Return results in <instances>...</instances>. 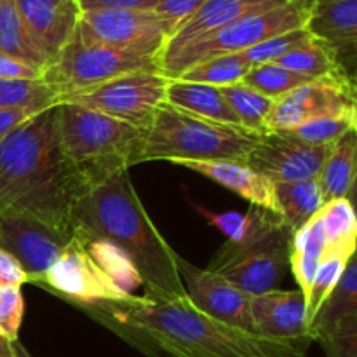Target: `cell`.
Here are the masks:
<instances>
[{
  "label": "cell",
  "instance_id": "cell-1",
  "mask_svg": "<svg viewBox=\"0 0 357 357\" xmlns=\"http://www.w3.org/2000/svg\"><path fill=\"white\" fill-rule=\"evenodd\" d=\"M149 357H305L310 340L268 338L208 316L187 295L75 305Z\"/></svg>",
  "mask_w": 357,
  "mask_h": 357
},
{
  "label": "cell",
  "instance_id": "cell-2",
  "mask_svg": "<svg viewBox=\"0 0 357 357\" xmlns=\"http://www.w3.org/2000/svg\"><path fill=\"white\" fill-rule=\"evenodd\" d=\"M84 190L59 149L54 107L0 139V216L30 215L73 236L72 208Z\"/></svg>",
  "mask_w": 357,
  "mask_h": 357
},
{
  "label": "cell",
  "instance_id": "cell-3",
  "mask_svg": "<svg viewBox=\"0 0 357 357\" xmlns=\"http://www.w3.org/2000/svg\"><path fill=\"white\" fill-rule=\"evenodd\" d=\"M72 230L84 241L103 239L121 248L138 268L149 298L187 295L178 272V253L153 225L129 169L84 190L72 208Z\"/></svg>",
  "mask_w": 357,
  "mask_h": 357
},
{
  "label": "cell",
  "instance_id": "cell-4",
  "mask_svg": "<svg viewBox=\"0 0 357 357\" xmlns=\"http://www.w3.org/2000/svg\"><path fill=\"white\" fill-rule=\"evenodd\" d=\"M54 112L63 157L87 188L136 166L143 131L73 103H58Z\"/></svg>",
  "mask_w": 357,
  "mask_h": 357
},
{
  "label": "cell",
  "instance_id": "cell-5",
  "mask_svg": "<svg viewBox=\"0 0 357 357\" xmlns=\"http://www.w3.org/2000/svg\"><path fill=\"white\" fill-rule=\"evenodd\" d=\"M261 135L162 103L143 131L136 166L150 160H246Z\"/></svg>",
  "mask_w": 357,
  "mask_h": 357
},
{
  "label": "cell",
  "instance_id": "cell-6",
  "mask_svg": "<svg viewBox=\"0 0 357 357\" xmlns=\"http://www.w3.org/2000/svg\"><path fill=\"white\" fill-rule=\"evenodd\" d=\"M312 0H289L274 9L248 14L220 30L159 56V72L167 79H178L183 72L206 59L239 54L286 31L305 28Z\"/></svg>",
  "mask_w": 357,
  "mask_h": 357
},
{
  "label": "cell",
  "instance_id": "cell-7",
  "mask_svg": "<svg viewBox=\"0 0 357 357\" xmlns=\"http://www.w3.org/2000/svg\"><path fill=\"white\" fill-rule=\"evenodd\" d=\"M159 72V58L110 45L86 42L77 33L44 72V82L58 96V103L100 84L135 72Z\"/></svg>",
  "mask_w": 357,
  "mask_h": 357
},
{
  "label": "cell",
  "instance_id": "cell-8",
  "mask_svg": "<svg viewBox=\"0 0 357 357\" xmlns=\"http://www.w3.org/2000/svg\"><path fill=\"white\" fill-rule=\"evenodd\" d=\"M293 234L288 227L274 230L244 246L223 244L209 264L216 272L250 296L275 289L284 275L291 257Z\"/></svg>",
  "mask_w": 357,
  "mask_h": 357
},
{
  "label": "cell",
  "instance_id": "cell-9",
  "mask_svg": "<svg viewBox=\"0 0 357 357\" xmlns=\"http://www.w3.org/2000/svg\"><path fill=\"white\" fill-rule=\"evenodd\" d=\"M167 77L160 72H135L75 94L61 103H73L145 131L164 103Z\"/></svg>",
  "mask_w": 357,
  "mask_h": 357
},
{
  "label": "cell",
  "instance_id": "cell-10",
  "mask_svg": "<svg viewBox=\"0 0 357 357\" xmlns=\"http://www.w3.org/2000/svg\"><path fill=\"white\" fill-rule=\"evenodd\" d=\"M75 33L86 42L157 58L169 40L166 24L153 10H86L80 13Z\"/></svg>",
  "mask_w": 357,
  "mask_h": 357
},
{
  "label": "cell",
  "instance_id": "cell-11",
  "mask_svg": "<svg viewBox=\"0 0 357 357\" xmlns=\"http://www.w3.org/2000/svg\"><path fill=\"white\" fill-rule=\"evenodd\" d=\"M40 288L61 296L72 305H87L96 302H121L128 296L119 289L108 275L87 253L86 243L77 234L63 248L58 260L42 279Z\"/></svg>",
  "mask_w": 357,
  "mask_h": 357
},
{
  "label": "cell",
  "instance_id": "cell-12",
  "mask_svg": "<svg viewBox=\"0 0 357 357\" xmlns=\"http://www.w3.org/2000/svg\"><path fill=\"white\" fill-rule=\"evenodd\" d=\"M349 112H357L354 79H312L274 101L267 119V131H284L312 119Z\"/></svg>",
  "mask_w": 357,
  "mask_h": 357
},
{
  "label": "cell",
  "instance_id": "cell-13",
  "mask_svg": "<svg viewBox=\"0 0 357 357\" xmlns=\"http://www.w3.org/2000/svg\"><path fill=\"white\" fill-rule=\"evenodd\" d=\"M70 239L30 215L0 216V248L16 258L31 284H40Z\"/></svg>",
  "mask_w": 357,
  "mask_h": 357
},
{
  "label": "cell",
  "instance_id": "cell-14",
  "mask_svg": "<svg viewBox=\"0 0 357 357\" xmlns=\"http://www.w3.org/2000/svg\"><path fill=\"white\" fill-rule=\"evenodd\" d=\"M330 146L309 145L278 131L260 136L246 162L274 183H291L317 178Z\"/></svg>",
  "mask_w": 357,
  "mask_h": 357
},
{
  "label": "cell",
  "instance_id": "cell-15",
  "mask_svg": "<svg viewBox=\"0 0 357 357\" xmlns=\"http://www.w3.org/2000/svg\"><path fill=\"white\" fill-rule=\"evenodd\" d=\"M176 265L187 296L199 310L223 323L255 333L250 295L216 272L195 267L181 255H176Z\"/></svg>",
  "mask_w": 357,
  "mask_h": 357
},
{
  "label": "cell",
  "instance_id": "cell-16",
  "mask_svg": "<svg viewBox=\"0 0 357 357\" xmlns=\"http://www.w3.org/2000/svg\"><path fill=\"white\" fill-rule=\"evenodd\" d=\"M21 21L42 52L54 61L72 40L80 17L77 0H14Z\"/></svg>",
  "mask_w": 357,
  "mask_h": 357
},
{
  "label": "cell",
  "instance_id": "cell-17",
  "mask_svg": "<svg viewBox=\"0 0 357 357\" xmlns=\"http://www.w3.org/2000/svg\"><path fill=\"white\" fill-rule=\"evenodd\" d=\"M305 30L333 49L342 68L356 79L357 0H312Z\"/></svg>",
  "mask_w": 357,
  "mask_h": 357
},
{
  "label": "cell",
  "instance_id": "cell-18",
  "mask_svg": "<svg viewBox=\"0 0 357 357\" xmlns=\"http://www.w3.org/2000/svg\"><path fill=\"white\" fill-rule=\"evenodd\" d=\"M250 310L255 333L281 340H310L307 300L300 289H272L258 296H251Z\"/></svg>",
  "mask_w": 357,
  "mask_h": 357
},
{
  "label": "cell",
  "instance_id": "cell-19",
  "mask_svg": "<svg viewBox=\"0 0 357 357\" xmlns=\"http://www.w3.org/2000/svg\"><path fill=\"white\" fill-rule=\"evenodd\" d=\"M174 166L187 167L223 185L250 202V206L279 213L275 183L255 171L246 160H178Z\"/></svg>",
  "mask_w": 357,
  "mask_h": 357
},
{
  "label": "cell",
  "instance_id": "cell-20",
  "mask_svg": "<svg viewBox=\"0 0 357 357\" xmlns=\"http://www.w3.org/2000/svg\"><path fill=\"white\" fill-rule=\"evenodd\" d=\"M286 2L289 0H206L201 9L167 40L160 54L178 51L248 14L274 9Z\"/></svg>",
  "mask_w": 357,
  "mask_h": 357
},
{
  "label": "cell",
  "instance_id": "cell-21",
  "mask_svg": "<svg viewBox=\"0 0 357 357\" xmlns=\"http://www.w3.org/2000/svg\"><path fill=\"white\" fill-rule=\"evenodd\" d=\"M357 330V261L356 257L345 267L340 281L324 300L323 307L309 324L312 342L330 335Z\"/></svg>",
  "mask_w": 357,
  "mask_h": 357
},
{
  "label": "cell",
  "instance_id": "cell-22",
  "mask_svg": "<svg viewBox=\"0 0 357 357\" xmlns=\"http://www.w3.org/2000/svg\"><path fill=\"white\" fill-rule=\"evenodd\" d=\"M356 157H357V129L349 131L335 143L324 159L317 174L324 204L338 199H347L354 204L356 192Z\"/></svg>",
  "mask_w": 357,
  "mask_h": 357
},
{
  "label": "cell",
  "instance_id": "cell-23",
  "mask_svg": "<svg viewBox=\"0 0 357 357\" xmlns=\"http://www.w3.org/2000/svg\"><path fill=\"white\" fill-rule=\"evenodd\" d=\"M194 206L199 215L209 225L218 229L227 237V244H232V246H244V244L261 239L281 227H286L279 213L268 211L258 206H250L246 213H215L202 206Z\"/></svg>",
  "mask_w": 357,
  "mask_h": 357
},
{
  "label": "cell",
  "instance_id": "cell-24",
  "mask_svg": "<svg viewBox=\"0 0 357 357\" xmlns=\"http://www.w3.org/2000/svg\"><path fill=\"white\" fill-rule=\"evenodd\" d=\"M164 103L188 112V114L197 115V117L209 119V121L241 126L236 114L223 98L220 87L187 82V80L181 79H169L166 86Z\"/></svg>",
  "mask_w": 357,
  "mask_h": 357
},
{
  "label": "cell",
  "instance_id": "cell-25",
  "mask_svg": "<svg viewBox=\"0 0 357 357\" xmlns=\"http://www.w3.org/2000/svg\"><path fill=\"white\" fill-rule=\"evenodd\" d=\"M275 199L282 222L291 234L305 227L324 206L317 178L275 183Z\"/></svg>",
  "mask_w": 357,
  "mask_h": 357
},
{
  "label": "cell",
  "instance_id": "cell-26",
  "mask_svg": "<svg viewBox=\"0 0 357 357\" xmlns=\"http://www.w3.org/2000/svg\"><path fill=\"white\" fill-rule=\"evenodd\" d=\"M0 54L28 63L40 72H45L51 65L28 33L14 0H0Z\"/></svg>",
  "mask_w": 357,
  "mask_h": 357
},
{
  "label": "cell",
  "instance_id": "cell-27",
  "mask_svg": "<svg viewBox=\"0 0 357 357\" xmlns=\"http://www.w3.org/2000/svg\"><path fill=\"white\" fill-rule=\"evenodd\" d=\"M278 65L307 77V79H323V77H351L338 61L333 49L328 47L317 38H310L300 47L279 58ZM352 79V77H351ZM356 80V79H354Z\"/></svg>",
  "mask_w": 357,
  "mask_h": 357
},
{
  "label": "cell",
  "instance_id": "cell-28",
  "mask_svg": "<svg viewBox=\"0 0 357 357\" xmlns=\"http://www.w3.org/2000/svg\"><path fill=\"white\" fill-rule=\"evenodd\" d=\"M84 243H86L87 253H89L91 258L96 261L98 267H100L101 271L108 275V279H110L119 289H122L126 295H132V291L143 284L138 268L135 267L131 258H129L121 248H117L115 244L103 239L84 241Z\"/></svg>",
  "mask_w": 357,
  "mask_h": 357
},
{
  "label": "cell",
  "instance_id": "cell-29",
  "mask_svg": "<svg viewBox=\"0 0 357 357\" xmlns=\"http://www.w3.org/2000/svg\"><path fill=\"white\" fill-rule=\"evenodd\" d=\"M220 91H222L223 98L229 103V107L232 108V112L236 114L237 121H239L243 128L258 132V135L268 132L267 119L275 100L258 93L253 87L246 86L243 82L220 87Z\"/></svg>",
  "mask_w": 357,
  "mask_h": 357
},
{
  "label": "cell",
  "instance_id": "cell-30",
  "mask_svg": "<svg viewBox=\"0 0 357 357\" xmlns=\"http://www.w3.org/2000/svg\"><path fill=\"white\" fill-rule=\"evenodd\" d=\"M250 68L251 65L248 59L239 52V54H225L197 63L181 73L178 79L213 87H227L243 82Z\"/></svg>",
  "mask_w": 357,
  "mask_h": 357
},
{
  "label": "cell",
  "instance_id": "cell-31",
  "mask_svg": "<svg viewBox=\"0 0 357 357\" xmlns=\"http://www.w3.org/2000/svg\"><path fill=\"white\" fill-rule=\"evenodd\" d=\"M58 105L54 91L40 80H0V108L44 112Z\"/></svg>",
  "mask_w": 357,
  "mask_h": 357
},
{
  "label": "cell",
  "instance_id": "cell-32",
  "mask_svg": "<svg viewBox=\"0 0 357 357\" xmlns=\"http://www.w3.org/2000/svg\"><path fill=\"white\" fill-rule=\"evenodd\" d=\"M354 129H357V112H349V114L312 119V121L303 122L296 128L278 132H282V135L298 139V142L309 143V145L326 146L340 139L349 131H354Z\"/></svg>",
  "mask_w": 357,
  "mask_h": 357
},
{
  "label": "cell",
  "instance_id": "cell-33",
  "mask_svg": "<svg viewBox=\"0 0 357 357\" xmlns=\"http://www.w3.org/2000/svg\"><path fill=\"white\" fill-rule=\"evenodd\" d=\"M321 229H323L326 246H345L356 244L357 220L354 204L347 199L326 202L317 211Z\"/></svg>",
  "mask_w": 357,
  "mask_h": 357
},
{
  "label": "cell",
  "instance_id": "cell-34",
  "mask_svg": "<svg viewBox=\"0 0 357 357\" xmlns=\"http://www.w3.org/2000/svg\"><path fill=\"white\" fill-rule=\"evenodd\" d=\"M309 80L312 79L298 75L278 63H261V65L251 66L250 72L243 79V84L253 87L255 91L272 98V100H278Z\"/></svg>",
  "mask_w": 357,
  "mask_h": 357
},
{
  "label": "cell",
  "instance_id": "cell-35",
  "mask_svg": "<svg viewBox=\"0 0 357 357\" xmlns=\"http://www.w3.org/2000/svg\"><path fill=\"white\" fill-rule=\"evenodd\" d=\"M310 38H312V35L305 28H298V30L286 31V33L268 38V40L261 42V44L253 45V47L241 52V54L248 59L251 66L261 65V63H275L279 58L288 54L289 51L309 42Z\"/></svg>",
  "mask_w": 357,
  "mask_h": 357
},
{
  "label": "cell",
  "instance_id": "cell-36",
  "mask_svg": "<svg viewBox=\"0 0 357 357\" xmlns=\"http://www.w3.org/2000/svg\"><path fill=\"white\" fill-rule=\"evenodd\" d=\"M24 317V298L21 288H0V335L9 342L20 340Z\"/></svg>",
  "mask_w": 357,
  "mask_h": 357
},
{
  "label": "cell",
  "instance_id": "cell-37",
  "mask_svg": "<svg viewBox=\"0 0 357 357\" xmlns=\"http://www.w3.org/2000/svg\"><path fill=\"white\" fill-rule=\"evenodd\" d=\"M206 0H159L153 13L166 24L169 38L201 9Z\"/></svg>",
  "mask_w": 357,
  "mask_h": 357
},
{
  "label": "cell",
  "instance_id": "cell-38",
  "mask_svg": "<svg viewBox=\"0 0 357 357\" xmlns=\"http://www.w3.org/2000/svg\"><path fill=\"white\" fill-rule=\"evenodd\" d=\"M317 344L326 357H357V330L319 338Z\"/></svg>",
  "mask_w": 357,
  "mask_h": 357
},
{
  "label": "cell",
  "instance_id": "cell-39",
  "mask_svg": "<svg viewBox=\"0 0 357 357\" xmlns=\"http://www.w3.org/2000/svg\"><path fill=\"white\" fill-rule=\"evenodd\" d=\"M80 13L100 9L121 10H155L159 0H77Z\"/></svg>",
  "mask_w": 357,
  "mask_h": 357
},
{
  "label": "cell",
  "instance_id": "cell-40",
  "mask_svg": "<svg viewBox=\"0 0 357 357\" xmlns=\"http://www.w3.org/2000/svg\"><path fill=\"white\" fill-rule=\"evenodd\" d=\"M44 72L10 56L0 54V80H40Z\"/></svg>",
  "mask_w": 357,
  "mask_h": 357
},
{
  "label": "cell",
  "instance_id": "cell-41",
  "mask_svg": "<svg viewBox=\"0 0 357 357\" xmlns=\"http://www.w3.org/2000/svg\"><path fill=\"white\" fill-rule=\"evenodd\" d=\"M26 282L28 278L23 267L17 264L13 255L0 248V288H10V286L21 288Z\"/></svg>",
  "mask_w": 357,
  "mask_h": 357
},
{
  "label": "cell",
  "instance_id": "cell-42",
  "mask_svg": "<svg viewBox=\"0 0 357 357\" xmlns=\"http://www.w3.org/2000/svg\"><path fill=\"white\" fill-rule=\"evenodd\" d=\"M38 114H40V112H38ZM33 115H37V112L0 108V139H3L7 135H10V132L16 131L17 128H21V126H23L24 122L30 121Z\"/></svg>",
  "mask_w": 357,
  "mask_h": 357
},
{
  "label": "cell",
  "instance_id": "cell-43",
  "mask_svg": "<svg viewBox=\"0 0 357 357\" xmlns=\"http://www.w3.org/2000/svg\"><path fill=\"white\" fill-rule=\"evenodd\" d=\"M0 357H16L14 354V342H9L0 335Z\"/></svg>",
  "mask_w": 357,
  "mask_h": 357
},
{
  "label": "cell",
  "instance_id": "cell-44",
  "mask_svg": "<svg viewBox=\"0 0 357 357\" xmlns=\"http://www.w3.org/2000/svg\"><path fill=\"white\" fill-rule=\"evenodd\" d=\"M14 354H16V357H33L20 340L14 342Z\"/></svg>",
  "mask_w": 357,
  "mask_h": 357
}]
</instances>
